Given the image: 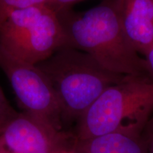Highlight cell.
<instances>
[{"instance_id":"cell-2","label":"cell","mask_w":153,"mask_h":153,"mask_svg":"<svg viewBox=\"0 0 153 153\" xmlns=\"http://www.w3.org/2000/svg\"><path fill=\"white\" fill-rule=\"evenodd\" d=\"M36 66L54 89L63 126L76 123L107 88L125 76L108 71L89 54L70 46L61 48Z\"/></svg>"},{"instance_id":"cell-11","label":"cell","mask_w":153,"mask_h":153,"mask_svg":"<svg viewBox=\"0 0 153 153\" xmlns=\"http://www.w3.org/2000/svg\"><path fill=\"white\" fill-rule=\"evenodd\" d=\"M82 0H48L45 4L57 12L65 9H71L72 5Z\"/></svg>"},{"instance_id":"cell-8","label":"cell","mask_w":153,"mask_h":153,"mask_svg":"<svg viewBox=\"0 0 153 153\" xmlns=\"http://www.w3.org/2000/svg\"><path fill=\"white\" fill-rule=\"evenodd\" d=\"M141 133L120 131L75 142V153H147Z\"/></svg>"},{"instance_id":"cell-1","label":"cell","mask_w":153,"mask_h":153,"mask_svg":"<svg viewBox=\"0 0 153 153\" xmlns=\"http://www.w3.org/2000/svg\"><path fill=\"white\" fill-rule=\"evenodd\" d=\"M57 13L68 46L88 53L113 73L150 77L145 59L123 33L116 0H104L83 12L68 9Z\"/></svg>"},{"instance_id":"cell-13","label":"cell","mask_w":153,"mask_h":153,"mask_svg":"<svg viewBox=\"0 0 153 153\" xmlns=\"http://www.w3.org/2000/svg\"><path fill=\"white\" fill-rule=\"evenodd\" d=\"M0 153H9L1 140H0Z\"/></svg>"},{"instance_id":"cell-15","label":"cell","mask_w":153,"mask_h":153,"mask_svg":"<svg viewBox=\"0 0 153 153\" xmlns=\"http://www.w3.org/2000/svg\"><path fill=\"white\" fill-rule=\"evenodd\" d=\"M1 127H0V130H1Z\"/></svg>"},{"instance_id":"cell-12","label":"cell","mask_w":153,"mask_h":153,"mask_svg":"<svg viewBox=\"0 0 153 153\" xmlns=\"http://www.w3.org/2000/svg\"><path fill=\"white\" fill-rule=\"evenodd\" d=\"M143 57L146 62L150 77L153 80V42L143 55Z\"/></svg>"},{"instance_id":"cell-14","label":"cell","mask_w":153,"mask_h":153,"mask_svg":"<svg viewBox=\"0 0 153 153\" xmlns=\"http://www.w3.org/2000/svg\"><path fill=\"white\" fill-rule=\"evenodd\" d=\"M61 153H75V152H74V151L73 150V148H72L71 150H68L64 151V152H62Z\"/></svg>"},{"instance_id":"cell-6","label":"cell","mask_w":153,"mask_h":153,"mask_svg":"<svg viewBox=\"0 0 153 153\" xmlns=\"http://www.w3.org/2000/svg\"><path fill=\"white\" fill-rule=\"evenodd\" d=\"M0 140L9 153H61L73 148L75 137L70 132L23 111L3 126Z\"/></svg>"},{"instance_id":"cell-4","label":"cell","mask_w":153,"mask_h":153,"mask_svg":"<svg viewBox=\"0 0 153 153\" xmlns=\"http://www.w3.org/2000/svg\"><path fill=\"white\" fill-rule=\"evenodd\" d=\"M68 41L57 13L46 4L15 9L0 24V51L36 65Z\"/></svg>"},{"instance_id":"cell-7","label":"cell","mask_w":153,"mask_h":153,"mask_svg":"<svg viewBox=\"0 0 153 153\" xmlns=\"http://www.w3.org/2000/svg\"><path fill=\"white\" fill-rule=\"evenodd\" d=\"M122 29L143 56L153 42V0H116Z\"/></svg>"},{"instance_id":"cell-5","label":"cell","mask_w":153,"mask_h":153,"mask_svg":"<svg viewBox=\"0 0 153 153\" xmlns=\"http://www.w3.org/2000/svg\"><path fill=\"white\" fill-rule=\"evenodd\" d=\"M0 69L7 76L24 111L64 130L54 89L37 67L15 60L0 51Z\"/></svg>"},{"instance_id":"cell-9","label":"cell","mask_w":153,"mask_h":153,"mask_svg":"<svg viewBox=\"0 0 153 153\" xmlns=\"http://www.w3.org/2000/svg\"><path fill=\"white\" fill-rule=\"evenodd\" d=\"M16 113L9 104L0 86V127L2 128L3 126Z\"/></svg>"},{"instance_id":"cell-10","label":"cell","mask_w":153,"mask_h":153,"mask_svg":"<svg viewBox=\"0 0 153 153\" xmlns=\"http://www.w3.org/2000/svg\"><path fill=\"white\" fill-rule=\"evenodd\" d=\"M147 153H153V111L141 132Z\"/></svg>"},{"instance_id":"cell-3","label":"cell","mask_w":153,"mask_h":153,"mask_svg":"<svg viewBox=\"0 0 153 153\" xmlns=\"http://www.w3.org/2000/svg\"><path fill=\"white\" fill-rule=\"evenodd\" d=\"M153 111V80L125 76L108 87L76 123L75 140L120 131L142 132Z\"/></svg>"}]
</instances>
